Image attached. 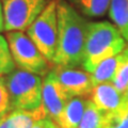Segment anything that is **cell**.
<instances>
[{
    "label": "cell",
    "instance_id": "6da1fadb",
    "mask_svg": "<svg viewBox=\"0 0 128 128\" xmlns=\"http://www.w3.org/2000/svg\"><path fill=\"white\" fill-rule=\"evenodd\" d=\"M57 14L58 47L52 65L81 66L89 22L65 0H57Z\"/></svg>",
    "mask_w": 128,
    "mask_h": 128
},
{
    "label": "cell",
    "instance_id": "7a4b0ae2",
    "mask_svg": "<svg viewBox=\"0 0 128 128\" xmlns=\"http://www.w3.org/2000/svg\"><path fill=\"white\" fill-rule=\"evenodd\" d=\"M126 43L114 24L89 22L81 67L92 73L102 61L121 54L127 46Z\"/></svg>",
    "mask_w": 128,
    "mask_h": 128
},
{
    "label": "cell",
    "instance_id": "3957f363",
    "mask_svg": "<svg viewBox=\"0 0 128 128\" xmlns=\"http://www.w3.org/2000/svg\"><path fill=\"white\" fill-rule=\"evenodd\" d=\"M11 111H31L42 105L43 77L15 68L6 76Z\"/></svg>",
    "mask_w": 128,
    "mask_h": 128
},
{
    "label": "cell",
    "instance_id": "277c9868",
    "mask_svg": "<svg viewBox=\"0 0 128 128\" xmlns=\"http://www.w3.org/2000/svg\"><path fill=\"white\" fill-rule=\"evenodd\" d=\"M6 38L17 68L42 77L49 73L52 64L42 54L25 31L6 32Z\"/></svg>",
    "mask_w": 128,
    "mask_h": 128
},
{
    "label": "cell",
    "instance_id": "5b68a950",
    "mask_svg": "<svg viewBox=\"0 0 128 128\" xmlns=\"http://www.w3.org/2000/svg\"><path fill=\"white\" fill-rule=\"evenodd\" d=\"M27 35L38 49L52 64L58 47L57 0H51L26 30Z\"/></svg>",
    "mask_w": 128,
    "mask_h": 128
},
{
    "label": "cell",
    "instance_id": "8992f818",
    "mask_svg": "<svg viewBox=\"0 0 128 128\" xmlns=\"http://www.w3.org/2000/svg\"><path fill=\"white\" fill-rule=\"evenodd\" d=\"M47 3V0H4V31H26Z\"/></svg>",
    "mask_w": 128,
    "mask_h": 128
},
{
    "label": "cell",
    "instance_id": "52a82bcc",
    "mask_svg": "<svg viewBox=\"0 0 128 128\" xmlns=\"http://www.w3.org/2000/svg\"><path fill=\"white\" fill-rule=\"evenodd\" d=\"M54 70L57 74L63 90L70 98L90 96L94 86L89 72L78 70L76 67L60 65H54Z\"/></svg>",
    "mask_w": 128,
    "mask_h": 128
},
{
    "label": "cell",
    "instance_id": "ba28073f",
    "mask_svg": "<svg viewBox=\"0 0 128 128\" xmlns=\"http://www.w3.org/2000/svg\"><path fill=\"white\" fill-rule=\"evenodd\" d=\"M70 99L68 95L63 90L56 72L51 68L43 78L42 88V105L47 116L56 122Z\"/></svg>",
    "mask_w": 128,
    "mask_h": 128
},
{
    "label": "cell",
    "instance_id": "9c48e42d",
    "mask_svg": "<svg viewBox=\"0 0 128 128\" xmlns=\"http://www.w3.org/2000/svg\"><path fill=\"white\" fill-rule=\"evenodd\" d=\"M89 98L104 114L116 113L124 109L127 104L124 102L123 94L112 82H105L93 88Z\"/></svg>",
    "mask_w": 128,
    "mask_h": 128
},
{
    "label": "cell",
    "instance_id": "30bf717a",
    "mask_svg": "<svg viewBox=\"0 0 128 128\" xmlns=\"http://www.w3.org/2000/svg\"><path fill=\"white\" fill-rule=\"evenodd\" d=\"M88 97H73L66 102L54 123L59 128H78L86 107Z\"/></svg>",
    "mask_w": 128,
    "mask_h": 128
},
{
    "label": "cell",
    "instance_id": "8fae6325",
    "mask_svg": "<svg viewBox=\"0 0 128 128\" xmlns=\"http://www.w3.org/2000/svg\"><path fill=\"white\" fill-rule=\"evenodd\" d=\"M122 60H123V51L121 54L114 56V57H111L109 59H106L99 63L94 68V70L90 73L93 86H95L97 84H100V83L112 82Z\"/></svg>",
    "mask_w": 128,
    "mask_h": 128
},
{
    "label": "cell",
    "instance_id": "7c38bea8",
    "mask_svg": "<svg viewBox=\"0 0 128 128\" xmlns=\"http://www.w3.org/2000/svg\"><path fill=\"white\" fill-rule=\"evenodd\" d=\"M80 14L88 17H100L109 10L111 0H65Z\"/></svg>",
    "mask_w": 128,
    "mask_h": 128
},
{
    "label": "cell",
    "instance_id": "4fadbf2b",
    "mask_svg": "<svg viewBox=\"0 0 128 128\" xmlns=\"http://www.w3.org/2000/svg\"><path fill=\"white\" fill-rule=\"evenodd\" d=\"M109 15L128 43V0H111Z\"/></svg>",
    "mask_w": 128,
    "mask_h": 128
},
{
    "label": "cell",
    "instance_id": "5bb4252c",
    "mask_svg": "<svg viewBox=\"0 0 128 128\" xmlns=\"http://www.w3.org/2000/svg\"><path fill=\"white\" fill-rule=\"evenodd\" d=\"M105 114L88 97L86 107L78 128H102Z\"/></svg>",
    "mask_w": 128,
    "mask_h": 128
},
{
    "label": "cell",
    "instance_id": "9a60e30c",
    "mask_svg": "<svg viewBox=\"0 0 128 128\" xmlns=\"http://www.w3.org/2000/svg\"><path fill=\"white\" fill-rule=\"evenodd\" d=\"M16 68L6 38L0 34V76H6Z\"/></svg>",
    "mask_w": 128,
    "mask_h": 128
},
{
    "label": "cell",
    "instance_id": "2e32d148",
    "mask_svg": "<svg viewBox=\"0 0 128 128\" xmlns=\"http://www.w3.org/2000/svg\"><path fill=\"white\" fill-rule=\"evenodd\" d=\"M112 83L122 94L128 88V43L123 50V60L114 75Z\"/></svg>",
    "mask_w": 128,
    "mask_h": 128
},
{
    "label": "cell",
    "instance_id": "e0dca14e",
    "mask_svg": "<svg viewBox=\"0 0 128 128\" xmlns=\"http://www.w3.org/2000/svg\"><path fill=\"white\" fill-rule=\"evenodd\" d=\"M102 128H128V104L116 113L105 114Z\"/></svg>",
    "mask_w": 128,
    "mask_h": 128
},
{
    "label": "cell",
    "instance_id": "ac0fdd59",
    "mask_svg": "<svg viewBox=\"0 0 128 128\" xmlns=\"http://www.w3.org/2000/svg\"><path fill=\"white\" fill-rule=\"evenodd\" d=\"M11 112L10 95L6 88V77L0 76V120Z\"/></svg>",
    "mask_w": 128,
    "mask_h": 128
},
{
    "label": "cell",
    "instance_id": "d6986e66",
    "mask_svg": "<svg viewBox=\"0 0 128 128\" xmlns=\"http://www.w3.org/2000/svg\"><path fill=\"white\" fill-rule=\"evenodd\" d=\"M0 128H14L9 114H6L4 118L0 120Z\"/></svg>",
    "mask_w": 128,
    "mask_h": 128
},
{
    "label": "cell",
    "instance_id": "ffe728a7",
    "mask_svg": "<svg viewBox=\"0 0 128 128\" xmlns=\"http://www.w3.org/2000/svg\"><path fill=\"white\" fill-rule=\"evenodd\" d=\"M49 122H50V118H46L36 122L33 126H32V128H48V126H49Z\"/></svg>",
    "mask_w": 128,
    "mask_h": 128
},
{
    "label": "cell",
    "instance_id": "44dd1931",
    "mask_svg": "<svg viewBox=\"0 0 128 128\" xmlns=\"http://www.w3.org/2000/svg\"><path fill=\"white\" fill-rule=\"evenodd\" d=\"M4 31V15H3V4L0 0V33Z\"/></svg>",
    "mask_w": 128,
    "mask_h": 128
},
{
    "label": "cell",
    "instance_id": "7402d4cb",
    "mask_svg": "<svg viewBox=\"0 0 128 128\" xmlns=\"http://www.w3.org/2000/svg\"><path fill=\"white\" fill-rule=\"evenodd\" d=\"M123 98H124V102L126 104H128V88L126 89V91L123 93Z\"/></svg>",
    "mask_w": 128,
    "mask_h": 128
},
{
    "label": "cell",
    "instance_id": "603a6c76",
    "mask_svg": "<svg viewBox=\"0 0 128 128\" xmlns=\"http://www.w3.org/2000/svg\"><path fill=\"white\" fill-rule=\"evenodd\" d=\"M48 128H59V126L56 124L50 118V122H49V126H48Z\"/></svg>",
    "mask_w": 128,
    "mask_h": 128
},
{
    "label": "cell",
    "instance_id": "cb8c5ba5",
    "mask_svg": "<svg viewBox=\"0 0 128 128\" xmlns=\"http://www.w3.org/2000/svg\"><path fill=\"white\" fill-rule=\"evenodd\" d=\"M3 1H4V0H3Z\"/></svg>",
    "mask_w": 128,
    "mask_h": 128
}]
</instances>
